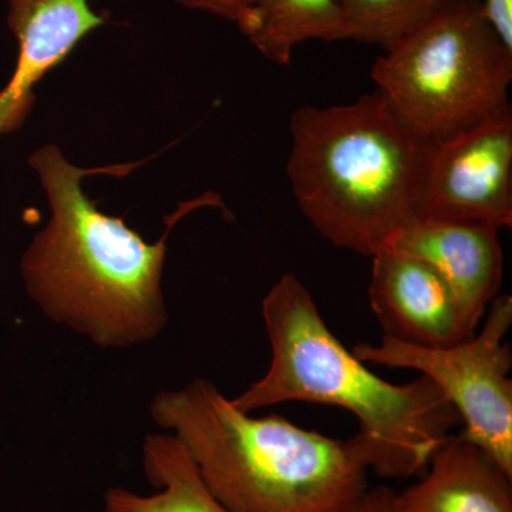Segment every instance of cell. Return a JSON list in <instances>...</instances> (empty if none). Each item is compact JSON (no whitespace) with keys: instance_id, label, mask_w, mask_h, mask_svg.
<instances>
[{"instance_id":"8","label":"cell","mask_w":512,"mask_h":512,"mask_svg":"<svg viewBox=\"0 0 512 512\" xmlns=\"http://www.w3.org/2000/svg\"><path fill=\"white\" fill-rule=\"evenodd\" d=\"M370 308L384 338L443 349L476 335L453 292L426 262L394 248L372 256Z\"/></svg>"},{"instance_id":"11","label":"cell","mask_w":512,"mask_h":512,"mask_svg":"<svg viewBox=\"0 0 512 512\" xmlns=\"http://www.w3.org/2000/svg\"><path fill=\"white\" fill-rule=\"evenodd\" d=\"M397 512H512V477L487 451L451 434L419 483L394 495Z\"/></svg>"},{"instance_id":"3","label":"cell","mask_w":512,"mask_h":512,"mask_svg":"<svg viewBox=\"0 0 512 512\" xmlns=\"http://www.w3.org/2000/svg\"><path fill=\"white\" fill-rule=\"evenodd\" d=\"M150 414L231 512H348L369 488L352 439L241 412L210 380L158 393Z\"/></svg>"},{"instance_id":"2","label":"cell","mask_w":512,"mask_h":512,"mask_svg":"<svg viewBox=\"0 0 512 512\" xmlns=\"http://www.w3.org/2000/svg\"><path fill=\"white\" fill-rule=\"evenodd\" d=\"M271 365L231 399L251 413L286 402L329 404L359 423L352 437L367 470L383 478L416 476L429 466L461 419L429 377L392 384L370 372L328 328L311 292L293 274L281 276L262 302Z\"/></svg>"},{"instance_id":"17","label":"cell","mask_w":512,"mask_h":512,"mask_svg":"<svg viewBox=\"0 0 512 512\" xmlns=\"http://www.w3.org/2000/svg\"><path fill=\"white\" fill-rule=\"evenodd\" d=\"M394 495L396 493L386 485L367 488L363 497L348 512H397Z\"/></svg>"},{"instance_id":"16","label":"cell","mask_w":512,"mask_h":512,"mask_svg":"<svg viewBox=\"0 0 512 512\" xmlns=\"http://www.w3.org/2000/svg\"><path fill=\"white\" fill-rule=\"evenodd\" d=\"M481 5L491 28L512 50V0H484Z\"/></svg>"},{"instance_id":"12","label":"cell","mask_w":512,"mask_h":512,"mask_svg":"<svg viewBox=\"0 0 512 512\" xmlns=\"http://www.w3.org/2000/svg\"><path fill=\"white\" fill-rule=\"evenodd\" d=\"M143 467L156 493L141 495L110 487L104 493L103 512H231L208 490L187 448L174 434H148Z\"/></svg>"},{"instance_id":"6","label":"cell","mask_w":512,"mask_h":512,"mask_svg":"<svg viewBox=\"0 0 512 512\" xmlns=\"http://www.w3.org/2000/svg\"><path fill=\"white\" fill-rule=\"evenodd\" d=\"M512 325L511 295L497 296L484 326L467 342L430 349L390 338L360 342L352 352L365 363L412 369L429 377L453 404L461 436L487 451L512 477V350L504 342Z\"/></svg>"},{"instance_id":"13","label":"cell","mask_w":512,"mask_h":512,"mask_svg":"<svg viewBox=\"0 0 512 512\" xmlns=\"http://www.w3.org/2000/svg\"><path fill=\"white\" fill-rule=\"evenodd\" d=\"M238 28L262 56L284 66L308 40L349 39L335 0H258Z\"/></svg>"},{"instance_id":"10","label":"cell","mask_w":512,"mask_h":512,"mask_svg":"<svg viewBox=\"0 0 512 512\" xmlns=\"http://www.w3.org/2000/svg\"><path fill=\"white\" fill-rule=\"evenodd\" d=\"M498 232L477 222L416 217L387 248L430 265L477 330L503 282L504 255Z\"/></svg>"},{"instance_id":"1","label":"cell","mask_w":512,"mask_h":512,"mask_svg":"<svg viewBox=\"0 0 512 512\" xmlns=\"http://www.w3.org/2000/svg\"><path fill=\"white\" fill-rule=\"evenodd\" d=\"M50 207L46 227L22 258L26 291L59 325L103 349L151 342L168 322L163 292L167 242L183 218L201 208H224L217 192L181 202L164 218L163 237L150 244L123 218L100 211L83 190L90 175L124 177L141 161L80 168L55 144L30 157Z\"/></svg>"},{"instance_id":"5","label":"cell","mask_w":512,"mask_h":512,"mask_svg":"<svg viewBox=\"0 0 512 512\" xmlns=\"http://www.w3.org/2000/svg\"><path fill=\"white\" fill-rule=\"evenodd\" d=\"M384 52L372 67L377 92L427 140L456 136L510 106L512 50L481 0L444 10Z\"/></svg>"},{"instance_id":"14","label":"cell","mask_w":512,"mask_h":512,"mask_svg":"<svg viewBox=\"0 0 512 512\" xmlns=\"http://www.w3.org/2000/svg\"><path fill=\"white\" fill-rule=\"evenodd\" d=\"M349 39L384 50L464 0H335Z\"/></svg>"},{"instance_id":"7","label":"cell","mask_w":512,"mask_h":512,"mask_svg":"<svg viewBox=\"0 0 512 512\" xmlns=\"http://www.w3.org/2000/svg\"><path fill=\"white\" fill-rule=\"evenodd\" d=\"M416 217L512 225V107L431 143Z\"/></svg>"},{"instance_id":"15","label":"cell","mask_w":512,"mask_h":512,"mask_svg":"<svg viewBox=\"0 0 512 512\" xmlns=\"http://www.w3.org/2000/svg\"><path fill=\"white\" fill-rule=\"evenodd\" d=\"M185 8L204 10L241 25L258 0H173Z\"/></svg>"},{"instance_id":"4","label":"cell","mask_w":512,"mask_h":512,"mask_svg":"<svg viewBox=\"0 0 512 512\" xmlns=\"http://www.w3.org/2000/svg\"><path fill=\"white\" fill-rule=\"evenodd\" d=\"M288 173L296 202L335 247L370 256L416 218L431 143L380 92L291 117Z\"/></svg>"},{"instance_id":"9","label":"cell","mask_w":512,"mask_h":512,"mask_svg":"<svg viewBox=\"0 0 512 512\" xmlns=\"http://www.w3.org/2000/svg\"><path fill=\"white\" fill-rule=\"evenodd\" d=\"M8 26L18 42L15 72L0 90V136L25 123L35 104L33 90L60 66L107 16L90 0H10Z\"/></svg>"}]
</instances>
